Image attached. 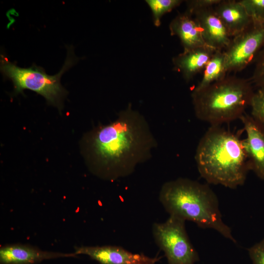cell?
I'll use <instances>...</instances> for the list:
<instances>
[{"instance_id": "obj_20", "label": "cell", "mask_w": 264, "mask_h": 264, "mask_svg": "<svg viewBox=\"0 0 264 264\" xmlns=\"http://www.w3.org/2000/svg\"><path fill=\"white\" fill-rule=\"evenodd\" d=\"M252 264H264V238L248 249Z\"/></svg>"}, {"instance_id": "obj_11", "label": "cell", "mask_w": 264, "mask_h": 264, "mask_svg": "<svg viewBox=\"0 0 264 264\" xmlns=\"http://www.w3.org/2000/svg\"><path fill=\"white\" fill-rule=\"evenodd\" d=\"M73 253L46 251L30 245L8 244L0 248V264H36L44 260L75 257Z\"/></svg>"}, {"instance_id": "obj_14", "label": "cell", "mask_w": 264, "mask_h": 264, "mask_svg": "<svg viewBox=\"0 0 264 264\" xmlns=\"http://www.w3.org/2000/svg\"><path fill=\"white\" fill-rule=\"evenodd\" d=\"M215 51L208 46L183 51L173 58L174 68L180 72L184 80L188 82L203 71Z\"/></svg>"}, {"instance_id": "obj_12", "label": "cell", "mask_w": 264, "mask_h": 264, "mask_svg": "<svg viewBox=\"0 0 264 264\" xmlns=\"http://www.w3.org/2000/svg\"><path fill=\"white\" fill-rule=\"evenodd\" d=\"M169 30L171 35L179 38L184 51L207 46L198 23L187 11L178 14L171 22Z\"/></svg>"}, {"instance_id": "obj_9", "label": "cell", "mask_w": 264, "mask_h": 264, "mask_svg": "<svg viewBox=\"0 0 264 264\" xmlns=\"http://www.w3.org/2000/svg\"><path fill=\"white\" fill-rule=\"evenodd\" d=\"M74 253L87 255L99 264H157L162 258L133 253L114 245L76 247Z\"/></svg>"}, {"instance_id": "obj_4", "label": "cell", "mask_w": 264, "mask_h": 264, "mask_svg": "<svg viewBox=\"0 0 264 264\" xmlns=\"http://www.w3.org/2000/svg\"><path fill=\"white\" fill-rule=\"evenodd\" d=\"M255 91L249 79L226 76L191 96L196 116L211 126L239 119L250 107Z\"/></svg>"}, {"instance_id": "obj_13", "label": "cell", "mask_w": 264, "mask_h": 264, "mask_svg": "<svg viewBox=\"0 0 264 264\" xmlns=\"http://www.w3.org/2000/svg\"><path fill=\"white\" fill-rule=\"evenodd\" d=\"M214 9L232 38L244 30L253 22L240 0H220Z\"/></svg>"}, {"instance_id": "obj_19", "label": "cell", "mask_w": 264, "mask_h": 264, "mask_svg": "<svg viewBox=\"0 0 264 264\" xmlns=\"http://www.w3.org/2000/svg\"><path fill=\"white\" fill-rule=\"evenodd\" d=\"M251 115L264 126V91L258 89L255 92L250 106Z\"/></svg>"}, {"instance_id": "obj_5", "label": "cell", "mask_w": 264, "mask_h": 264, "mask_svg": "<svg viewBox=\"0 0 264 264\" xmlns=\"http://www.w3.org/2000/svg\"><path fill=\"white\" fill-rule=\"evenodd\" d=\"M0 56V71L4 77L12 82L15 93L29 89L43 96L49 104L61 108L67 92L61 84V78L79 60L74 54L73 46L68 47L65 63L54 75H48L43 68L35 64L29 67H21L3 55Z\"/></svg>"}, {"instance_id": "obj_10", "label": "cell", "mask_w": 264, "mask_h": 264, "mask_svg": "<svg viewBox=\"0 0 264 264\" xmlns=\"http://www.w3.org/2000/svg\"><path fill=\"white\" fill-rule=\"evenodd\" d=\"M189 13L198 23L206 45L215 50H224L232 37L215 12L214 6L196 9Z\"/></svg>"}, {"instance_id": "obj_6", "label": "cell", "mask_w": 264, "mask_h": 264, "mask_svg": "<svg viewBox=\"0 0 264 264\" xmlns=\"http://www.w3.org/2000/svg\"><path fill=\"white\" fill-rule=\"evenodd\" d=\"M185 220L169 216L164 222L152 226L155 243L164 253L168 264H195L199 255L187 235Z\"/></svg>"}, {"instance_id": "obj_3", "label": "cell", "mask_w": 264, "mask_h": 264, "mask_svg": "<svg viewBox=\"0 0 264 264\" xmlns=\"http://www.w3.org/2000/svg\"><path fill=\"white\" fill-rule=\"evenodd\" d=\"M159 200L170 216L215 230L237 242L231 228L222 220L217 196L208 184L187 178L170 180L161 187Z\"/></svg>"}, {"instance_id": "obj_7", "label": "cell", "mask_w": 264, "mask_h": 264, "mask_svg": "<svg viewBox=\"0 0 264 264\" xmlns=\"http://www.w3.org/2000/svg\"><path fill=\"white\" fill-rule=\"evenodd\" d=\"M264 46V23L253 21L232 38L224 50L228 73L243 70L253 62Z\"/></svg>"}, {"instance_id": "obj_8", "label": "cell", "mask_w": 264, "mask_h": 264, "mask_svg": "<svg viewBox=\"0 0 264 264\" xmlns=\"http://www.w3.org/2000/svg\"><path fill=\"white\" fill-rule=\"evenodd\" d=\"M240 119L246 135L242 141L249 171L264 180V126L246 113Z\"/></svg>"}, {"instance_id": "obj_17", "label": "cell", "mask_w": 264, "mask_h": 264, "mask_svg": "<svg viewBox=\"0 0 264 264\" xmlns=\"http://www.w3.org/2000/svg\"><path fill=\"white\" fill-rule=\"evenodd\" d=\"M253 21L264 23V0H240Z\"/></svg>"}, {"instance_id": "obj_18", "label": "cell", "mask_w": 264, "mask_h": 264, "mask_svg": "<svg viewBox=\"0 0 264 264\" xmlns=\"http://www.w3.org/2000/svg\"><path fill=\"white\" fill-rule=\"evenodd\" d=\"M255 62L254 69L249 80L258 89L264 91V46Z\"/></svg>"}, {"instance_id": "obj_21", "label": "cell", "mask_w": 264, "mask_h": 264, "mask_svg": "<svg viewBox=\"0 0 264 264\" xmlns=\"http://www.w3.org/2000/svg\"><path fill=\"white\" fill-rule=\"evenodd\" d=\"M220 0H190L186 1V11L191 12L196 9L214 6Z\"/></svg>"}, {"instance_id": "obj_16", "label": "cell", "mask_w": 264, "mask_h": 264, "mask_svg": "<svg viewBox=\"0 0 264 264\" xmlns=\"http://www.w3.org/2000/svg\"><path fill=\"white\" fill-rule=\"evenodd\" d=\"M182 1L181 0H146L152 12L154 25L160 26L163 15L178 6Z\"/></svg>"}, {"instance_id": "obj_1", "label": "cell", "mask_w": 264, "mask_h": 264, "mask_svg": "<svg viewBox=\"0 0 264 264\" xmlns=\"http://www.w3.org/2000/svg\"><path fill=\"white\" fill-rule=\"evenodd\" d=\"M88 143L93 164L111 180L132 174L151 157L157 145L144 116L131 105L114 121L95 130Z\"/></svg>"}, {"instance_id": "obj_15", "label": "cell", "mask_w": 264, "mask_h": 264, "mask_svg": "<svg viewBox=\"0 0 264 264\" xmlns=\"http://www.w3.org/2000/svg\"><path fill=\"white\" fill-rule=\"evenodd\" d=\"M203 76L193 90H199L219 81L227 76L225 57L224 50H215L206 64Z\"/></svg>"}, {"instance_id": "obj_2", "label": "cell", "mask_w": 264, "mask_h": 264, "mask_svg": "<svg viewBox=\"0 0 264 264\" xmlns=\"http://www.w3.org/2000/svg\"><path fill=\"white\" fill-rule=\"evenodd\" d=\"M195 160L208 183L235 189L242 185L249 171L242 139L238 134L211 126L197 148Z\"/></svg>"}]
</instances>
